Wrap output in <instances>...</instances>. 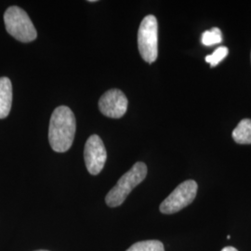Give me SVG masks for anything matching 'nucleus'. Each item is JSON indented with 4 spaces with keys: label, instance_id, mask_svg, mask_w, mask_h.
Returning <instances> with one entry per match:
<instances>
[{
    "label": "nucleus",
    "instance_id": "7",
    "mask_svg": "<svg viewBox=\"0 0 251 251\" xmlns=\"http://www.w3.org/2000/svg\"><path fill=\"white\" fill-rule=\"evenodd\" d=\"M128 100L120 90L113 89L106 91L99 100L100 113L105 117L120 118L127 110Z\"/></svg>",
    "mask_w": 251,
    "mask_h": 251
},
{
    "label": "nucleus",
    "instance_id": "10",
    "mask_svg": "<svg viewBox=\"0 0 251 251\" xmlns=\"http://www.w3.org/2000/svg\"><path fill=\"white\" fill-rule=\"evenodd\" d=\"M126 251H165L164 245L158 240H146L135 243Z\"/></svg>",
    "mask_w": 251,
    "mask_h": 251
},
{
    "label": "nucleus",
    "instance_id": "1",
    "mask_svg": "<svg viewBox=\"0 0 251 251\" xmlns=\"http://www.w3.org/2000/svg\"><path fill=\"white\" fill-rule=\"evenodd\" d=\"M75 128V117L70 108L59 106L54 110L49 127V141L53 151L64 152L71 148Z\"/></svg>",
    "mask_w": 251,
    "mask_h": 251
},
{
    "label": "nucleus",
    "instance_id": "5",
    "mask_svg": "<svg viewBox=\"0 0 251 251\" xmlns=\"http://www.w3.org/2000/svg\"><path fill=\"white\" fill-rule=\"evenodd\" d=\"M198 183L188 179L181 182L160 205V211L163 214H173L190 205L197 197Z\"/></svg>",
    "mask_w": 251,
    "mask_h": 251
},
{
    "label": "nucleus",
    "instance_id": "3",
    "mask_svg": "<svg viewBox=\"0 0 251 251\" xmlns=\"http://www.w3.org/2000/svg\"><path fill=\"white\" fill-rule=\"evenodd\" d=\"M5 26L9 35L21 42L34 41L37 36L36 28L26 12L17 6L9 7L4 14Z\"/></svg>",
    "mask_w": 251,
    "mask_h": 251
},
{
    "label": "nucleus",
    "instance_id": "12",
    "mask_svg": "<svg viewBox=\"0 0 251 251\" xmlns=\"http://www.w3.org/2000/svg\"><path fill=\"white\" fill-rule=\"evenodd\" d=\"M229 53V50L226 47H220L215 51L206 57V63L210 64V67L217 66L220 62H222Z\"/></svg>",
    "mask_w": 251,
    "mask_h": 251
},
{
    "label": "nucleus",
    "instance_id": "4",
    "mask_svg": "<svg viewBox=\"0 0 251 251\" xmlns=\"http://www.w3.org/2000/svg\"><path fill=\"white\" fill-rule=\"evenodd\" d=\"M139 51L146 63H152L158 56V24L153 15L145 16L138 31Z\"/></svg>",
    "mask_w": 251,
    "mask_h": 251
},
{
    "label": "nucleus",
    "instance_id": "14",
    "mask_svg": "<svg viewBox=\"0 0 251 251\" xmlns=\"http://www.w3.org/2000/svg\"></svg>",
    "mask_w": 251,
    "mask_h": 251
},
{
    "label": "nucleus",
    "instance_id": "9",
    "mask_svg": "<svg viewBox=\"0 0 251 251\" xmlns=\"http://www.w3.org/2000/svg\"><path fill=\"white\" fill-rule=\"evenodd\" d=\"M233 141L238 144H251V119H242L233 129Z\"/></svg>",
    "mask_w": 251,
    "mask_h": 251
},
{
    "label": "nucleus",
    "instance_id": "13",
    "mask_svg": "<svg viewBox=\"0 0 251 251\" xmlns=\"http://www.w3.org/2000/svg\"><path fill=\"white\" fill-rule=\"evenodd\" d=\"M221 251H238L236 249H234L233 247H226L225 249H223Z\"/></svg>",
    "mask_w": 251,
    "mask_h": 251
},
{
    "label": "nucleus",
    "instance_id": "8",
    "mask_svg": "<svg viewBox=\"0 0 251 251\" xmlns=\"http://www.w3.org/2000/svg\"><path fill=\"white\" fill-rule=\"evenodd\" d=\"M12 104V85L8 77H0V119L9 116Z\"/></svg>",
    "mask_w": 251,
    "mask_h": 251
},
{
    "label": "nucleus",
    "instance_id": "6",
    "mask_svg": "<svg viewBox=\"0 0 251 251\" xmlns=\"http://www.w3.org/2000/svg\"><path fill=\"white\" fill-rule=\"evenodd\" d=\"M85 164L91 175H98L107 159V152L103 142L98 135H91L85 144Z\"/></svg>",
    "mask_w": 251,
    "mask_h": 251
},
{
    "label": "nucleus",
    "instance_id": "2",
    "mask_svg": "<svg viewBox=\"0 0 251 251\" xmlns=\"http://www.w3.org/2000/svg\"><path fill=\"white\" fill-rule=\"evenodd\" d=\"M146 165L143 162H137L119 179L116 186L108 193L105 198V202L108 206L116 207L122 205L131 191L146 178Z\"/></svg>",
    "mask_w": 251,
    "mask_h": 251
},
{
    "label": "nucleus",
    "instance_id": "11",
    "mask_svg": "<svg viewBox=\"0 0 251 251\" xmlns=\"http://www.w3.org/2000/svg\"><path fill=\"white\" fill-rule=\"evenodd\" d=\"M202 44L205 46H213L219 44L223 41V36L222 31L218 27H214L208 31L203 33L201 37Z\"/></svg>",
    "mask_w": 251,
    "mask_h": 251
}]
</instances>
